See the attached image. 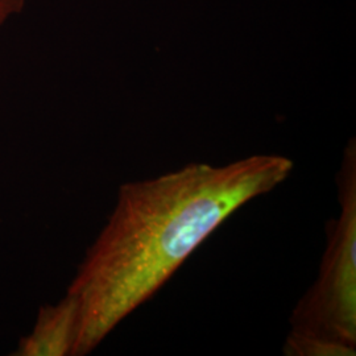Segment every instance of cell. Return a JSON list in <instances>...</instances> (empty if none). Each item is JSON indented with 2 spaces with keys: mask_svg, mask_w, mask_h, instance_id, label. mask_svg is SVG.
I'll return each mask as SVG.
<instances>
[{
  "mask_svg": "<svg viewBox=\"0 0 356 356\" xmlns=\"http://www.w3.org/2000/svg\"><path fill=\"white\" fill-rule=\"evenodd\" d=\"M78 330L79 305L76 297L66 292L56 305L40 309L33 330L20 341L13 355L73 356Z\"/></svg>",
  "mask_w": 356,
  "mask_h": 356,
  "instance_id": "cell-3",
  "label": "cell"
},
{
  "mask_svg": "<svg viewBox=\"0 0 356 356\" xmlns=\"http://www.w3.org/2000/svg\"><path fill=\"white\" fill-rule=\"evenodd\" d=\"M26 0H0V26L24 10Z\"/></svg>",
  "mask_w": 356,
  "mask_h": 356,
  "instance_id": "cell-5",
  "label": "cell"
},
{
  "mask_svg": "<svg viewBox=\"0 0 356 356\" xmlns=\"http://www.w3.org/2000/svg\"><path fill=\"white\" fill-rule=\"evenodd\" d=\"M339 216L326 226L317 280L293 309L292 332L356 347V143L344 148L337 177Z\"/></svg>",
  "mask_w": 356,
  "mask_h": 356,
  "instance_id": "cell-2",
  "label": "cell"
},
{
  "mask_svg": "<svg viewBox=\"0 0 356 356\" xmlns=\"http://www.w3.org/2000/svg\"><path fill=\"white\" fill-rule=\"evenodd\" d=\"M293 168L285 156L254 154L222 166L191 163L123 184L67 289L79 305L73 356L94 351L229 216L276 189Z\"/></svg>",
  "mask_w": 356,
  "mask_h": 356,
  "instance_id": "cell-1",
  "label": "cell"
},
{
  "mask_svg": "<svg viewBox=\"0 0 356 356\" xmlns=\"http://www.w3.org/2000/svg\"><path fill=\"white\" fill-rule=\"evenodd\" d=\"M355 351L356 347L350 344L300 335L292 331L284 344V354L288 356H354Z\"/></svg>",
  "mask_w": 356,
  "mask_h": 356,
  "instance_id": "cell-4",
  "label": "cell"
}]
</instances>
